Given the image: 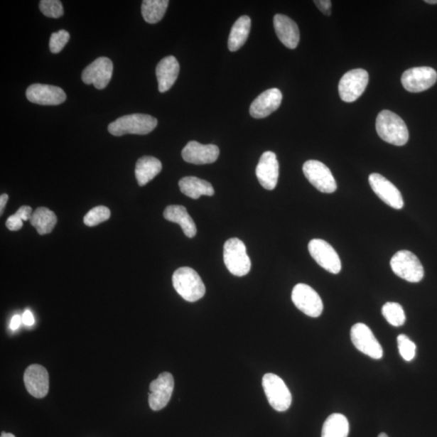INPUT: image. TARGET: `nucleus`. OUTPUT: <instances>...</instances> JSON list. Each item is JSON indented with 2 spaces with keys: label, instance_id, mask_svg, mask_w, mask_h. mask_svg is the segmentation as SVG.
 I'll use <instances>...</instances> for the list:
<instances>
[{
  "label": "nucleus",
  "instance_id": "nucleus-32",
  "mask_svg": "<svg viewBox=\"0 0 437 437\" xmlns=\"http://www.w3.org/2000/svg\"><path fill=\"white\" fill-rule=\"evenodd\" d=\"M39 8L43 15L50 18H60L63 15V4L58 0H42Z\"/></svg>",
  "mask_w": 437,
  "mask_h": 437
},
{
  "label": "nucleus",
  "instance_id": "nucleus-10",
  "mask_svg": "<svg viewBox=\"0 0 437 437\" xmlns=\"http://www.w3.org/2000/svg\"><path fill=\"white\" fill-rule=\"evenodd\" d=\"M308 252L317 264L325 271L339 274L342 269L341 260L335 249L322 239H313L308 243Z\"/></svg>",
  "mask_w": 437,
  "mask_h": 437
},
{
  "label": "nucleus",
  "instance_id": "nucleus-8",
  "mask_svg": "<svg viewBox=\"0 0 437 437\" xmlns=\"http://www.w3.org/2000/svg\"><path fill=\"white\" fill-rule=\"evenodd\" d=\"M369 80V73L360 68L352 70L343 75L339 84L342 100L345 102L357 101L368 86Z\"/></svg>",
  "mask_w": 437,
  "mask_h": 437
},
{
  "label": "nucleus",
  "instance_id": "nucleus-21",
  "mask_svg": "<svg viewBox=\"0 0 437 437\" xmlns=\"http://www.w3.org/2000/svg\"><path fill=\"white\" fill-rule=\"evenodd\" d=\"M274 27L277 37L286 48H296L300 42V31L294 21L287 16L277 14L274 16Z\"/></svg>",
  "mask_w": 437,
  "mask_h": 437
},
{
  "label": "nucleus",
  "instance_id": "nucleus-23",
  "mask_svg": "<svg viewBox=\"0 0 437 437\" xmlns=\"http://www.w3.org/2000/svg\"><path fill=\"white\" fill-rule=\"evenodd\" d=\"M164 217L173 223L178 224L186 237L193 238L196 235L195 223L185 207L180 205L167 207L164 212Z\"/></svg>",
  "mask_w": 437,
  "mask_h": 437
},
{
  "label": "nucleus",
  "instance_id": "nucleus-2",
  "mask_svg": "<svg viewBox=\"0 0 437 437\" xmlns=\"http://www.w3.org/2000/svg\"><path fill=\"white\" fill-rule=\"evenodd\" d=\"M158 124L154 117L149 114H133L121 117L112 122L108 131L114 136L131 135H148Z\"/></svg>",
  "mask_w": 437,
  "mask_h": 437
},
{
  "label": "nucleus",
  "instance_id": "nucleus-36",
  "mask_svg": "<svg viewBox=\"0 0 437 437\" xmlns=\"http://www.w3.org/2000/svg\"><path fill=\"white\" fill-rule=\"evenodd\" d=\"M33 212L31 207L22 206L18 209L15 215L21 218L23 221L31 220Z\"/></svg>",
  "mask_w": 437,
  "mask_h": 437
},
{
  "label": "nucleus",
  "instance_id": "nucleus-1",
  "mask_svg": "<svg viewBox=\"0 0 437 437\" xmlns=\"http://www.w3.org/2000/svg\"><path fill=\"white\" fill-rule=\"evenodd\" d=\"M376 129L379 137L390 144L404 146L409 139V131L404 121L389 110H382L379 113Z\"/></svg>",
  "mask_w": 437,
  "mask_h": 437
},
{
  "label": "nucleus",
  "instance_id": "nucleus-22",
  "mask_svg": "<svg viewBox=\"0 0 437 437\" xmlns=\"http://www.w3.org/2000/svg\"><path fill=\"white\" fill-rule=\"evenodd\" d=\"M179 72V63L174 56L166 57L157 64L156 74L160 92H166L171 89L176 82Z\"/></svg>",
  "mask_w": 437,
  "mask_h": 437
},
{
  "label": "nucleus",
  "instance_id": "nucleus-5",
  "mask_svg": "<svg viewBox=\"0 0 437 437\" xmlns=\"http://www.w3.org/2000/svg\"><path fill=\"white\" fill-rule=\"evenodd\" d=\"M390 266L396 276L410 283H419L424 276L421 261L409 250L396 253L390 260Z\"/></svg>",
  "mask_w": 437,
  "mask_h": 437
},
{
  "label": "nucleus",
  "instance_id": "nucleus-41",
  "mask_svg": "<svg viewBox=\"0 0 437 437\" xmlns=\"http://www.w3.org/2000/svg\"><path fill=\"white\" fill-rule=\"evenodd\" d=\"M1 437H16L14 434L2 433Z\"/></svg>",
  "mask_w": 437,
  "mask_h": 437
},
{
  "label": "nucleus",
  "instance_id": "nucleus-35",
  "mask_svg": "<svg viewBox=\"0 0 437 437\" xmlns=\"http://www.w3.org/2000/svg\"><path fill=\"white\" fill-rule=\"evenodd\" d=\"M6 226L11 231H18L23 227V220L14 214L6 221Z\"/></svg>",
  "mask_w": 437,
  "mask_h": 437
},
{
  "label": "nucleus",
  "instance_id": "nucleus-14",
  "mask_svg": "<svg viewBox=\"0 0 437 437\" xmlns=\"http://www.w3.org/2000/svg\"><path fill=\"white\" fill-rule=\"evenodd\" d=\"M114 65L107 57H100L93 61L83 71L82 80L86 85H93L97 90H104L112 80Z\"/></svg>",
  "mask_w": 437,
  "mask_h": 437
},
{
  "label": "nucleus",
  "instance_id": "nucleus-25",
  "mask_svg": "<svg viewBox=\"0 0 437 437\" xmlns=\"http://www.w3.org/2000/svg\"><path fill=\"white\" fill-rule=\"evenodd\" d=\"M162 170L161 162L153 156L139 158L136 166V178L138 184L145 185L158 175Z\"/></svg>",
  "mask_w": 437,
  "mask_h": 437
},
{
  "label": "nucleus",
  "instance_id": "nucleus-16",
  "mask_svg": "<svg viewBox=\"0 0 437 437\" xmlns=\"http://www.w3.org/2000/svg\"><path fill=\"white\" fill-rule=\"evenodd\" d=\"M26 97L29 102L41 106H58L66 101L67 96L60 87L34 84L28 87Z\"/></svg>",
  "mask_w": 437,
  "mask_h": 437
},
{
  "label": "nucleus",
  "instance_id": "nucleus-9",
  "mask_svg": "<svg viewBox=\"0 0 437 437\" xmlns=\"http://www.w3.org/2000/svg\"><path fill=\"white\" fill-rule=\"evenodd\" d=\"M291 300L298 310L311 318H318L323 311V303L317 291L305 284H296Z\"/></svg>",
  "mask_w": 437,
  "mask_h": 437
},
{
  "label": "nucleus",
  "instance_id": "nucleus-37",
  "mask_svg": "<svg viewBox=\"0 0 437 437\" xmlns=\"http://www.w3.org/2000/svg\"><path fill=\"white\" fill-rule=\"evenodd\" d=\"M314 4H316L319 10L325 15H330L331 1H330V0H317V1H314Z\"/></svg>",
  "mask_w": 437,
  "mask_h": 437
},
{
  "label": "nucleus",
  "instance_id": "nucleus-39",
  "mask_svg": "<svg viewBox=\"0 0 437 437\" xmlns=\"http://www.w3.org/2000/svg\"><path fill=\"white\" fill-rule=\"evenodd\" d=\"M22 323V317L20 315H15L11 318L10 323V329L11 330H16L19 328L21 323Z\"/></svg>",
  "mask_w": 437,
  "mask_h": 437
},
{
  "label": "nucleus",
  "instance_id": "nucleus-40",
  "mask_svg": "<svg viewBox=\"0 0 437 437\" xmlns=\"http://www.w3.org/2000/svg\"><path fill=\"white\" fill-rule=\"evenodd\" d=\"M8 200L9 195L7 194H3L1 197H0V214H3L6 203H7Z\"/></svg>",
  "mask_w": 437,
  "mask_h": 437
},
{
  "label": "nucleus",
  "instance_id": "nucleus-43",
  "mask_svg": "<svg viewBox=\"0 0 437 437\" xmlns=\"http://www.w3.org/2000/svg\"><path fill=\"white\" fill-rule=\"evenodd\" d=\"M378 437H389L386 433H381Z\"/></svg>",
  "mask_w": 437,
  "mask_h": 437
},
{
  "label": "nucleus",
  "instance_id": "nucleus-31",
  "mask_svg": "<svg viewBox=\"0 0 437 437\" xmlns=\"http://www.w3.org/2000/svg\"><path fill=\"white\" fill-rule=\"evenodd\" d=\"M110 217L109 209L104 206H98L90 210L84 218V223L89 227L97 226L104 222Z\"/></svg>",
  "mask_w": 437,
  "mask_h": 437
},
{
  "label": "nucleus",
  "instance_id": "nucleus-4",
  "mask_svg": "<svg viewBox=\"0 0 437 437\" xmlns=\"http://www.w3.org/2000/svg\"><path fill=\"white\" fill-rule=\"evenodd\" d=\"M224 261L227 269L235 276H244L252 268L247 247L240 239L231 238L225 243Z\"/></svg>",
  "mask_w": 437,
  "mask_h": 437
},
{
  "label": "nucleus",
  "instance_id": "nucleus-13",
  "mask_svg": "<svg viewBox=\"0 0 437 437\" xmlns=\"http://www.w3.org/2000/svg\"><path fill=\"white\" fill-rule=\"evenodd\" d=\"M149 403L151 410L160 411L171 401L174 388L173 377L170 372L161 374L150 384Z\"/></svg>",
  "mask_w": 437,
  "mask_h": 437
},
{
  "label": "nucleus",
  "instance_id": "nucleus-28",
  "mask_svg": "<svg viewBox=\"0 0 437 437\" xmlns=\"http://www.w3.org/2000/svg\"><path fill=\"white\" fill-rule=\"evenodd\" d=\"M349 423L345 416L342 414H332L325 421L322 431V437H347Z\"/></svg>",
  "mask_w": 437,
  "mask_h": 437
},
{
  "label": "nucleus",
  "instance_id": "nucleus-26",
  "mask_svg": "<svg viewBox=\"0 0 437 437\" xmlns=\"http://www.w3.org/2000/svg\"><path fill=\"white\" fill-rule=\"evenodd\" d=\"M252 20L248 16H242L232 26L229 38V49L234 52L241 49L249 37Z\"/></svg>",
  "mask_w": 437,
  "mask_h": 437
},
{
  "label": "nucleus",
  "instance_id": "nucleus-15",
  "mask_svg": "<svg viewBox=\"0 0 437 437\" xmlns=\"http://www.w3.org/2000/svg\"><path fill=\"white\" fill-rule=\"evenodd\" d=\"M369 182L372 190L387 205L394 209L404 207V202L401 192L388 179L379 173H372Z\"/></svg>",
  "mask_w": 437,
  "mask_h": 437
},
{
  "label": "nucleus",
  "instance_id": "nucleus-17",
  "mask_svg": "<svg viewBox=\"0 0 437 437\" xmlns=\"http://www.w3.org/2000/svg\"><path fill=\"white\" fill-rule=\"evenodd\" d=\"M279 162L276 155L272 151H265L260 157L256 176L262 188L272 190L276 188L279 178Z\"/></svg>",
  "mask_w": 437,
  "mask_h": 437
},
{
  "label": "nucleus",
  "instance_id": "nucleus-3",
  "mask_svg": "<svg viewBox=\"0 0 437 437\" xmlns=\"http://www.w3.org/2000/svg\"><path fill=\"white\" fill-rule=\"evenodd\" d=\"M173 285L184 300L195 302L206 293L201 277L190 267H180L173 275Z\"/></svg>",
  "mask_w": 437,
  "mask_h": 437
},
{
  "label": "nucleus",
  "instance_id": "nucleus-20",
  "mask_svg": "<svg viewBox=\"0 0 437 437\" xmlns=\"http://www.w3.org/2000/svg\"><path fill=\"white\" fill-rule=\"evenodd\" d=\"M282 99V92L278 89H271L261 93L250 106V115L254 119L266 118L281 107Z\"/></svg>",
  "mask_w": 437,
  "mask_h": 437
},
{
  "label": "nucleus",
  "instance_id": "nucleus-18",
  "mask_svg": "<svg viewBox=\"0 0 437 437\" xmlns=\"http://www.w3.org/2000/svg\"><path fill=\"white\" fill-rule=\"evenodd\" d=\"M219 155L220 149L217 146L204 145L196 141L189 142L182 151L183 160L194 165L212 164L217 161Z\"/></svg>",
  "mask_w": 437,
  "mask_h": 437
},
{
  "label": "nucleus",
  "instance_id": "nucleus-24",
  "mask_svg": "<svg viewBox=\"0 0 437 437\" xmlns=\"http://www.w3.org/2000/svg\"><path fill=\"white\" fill-rule=\"evenodd\" d=\"M179 188L183 194L193 200L200 199L202 195L212 196L215 194L211 183L196 177H185L180 179Z\"/></svg>",
  "mask_w": 437,
  "mask_h": 437
},
{
  "label": "nucleus",
  "instance_id": "nucleus-27",
  "mask_svg": "<svg viewBox=\"0 0 437 437\" xmlns=\"http://www.w3.org/2000/svg\"><path fill=\"white\" fill-rule=\"evenodd\" d=\"M31 223L40 235L48 234L57 224L56 215L48 208L38 207L33 212Z\"/></svg>",
  "mask_w": 437,
  "mask_h": 437
},
{
  "label": "nucleus",
  "instance_id": "nucleus-38",
  "mask_svg": "<svg viewBox=\"0 0 437 437\" xmlns=\"http://www.w3.org/2000/svg\"><path fill=\"white\" fill-rule=\"evenodd\" d=\"M22 323L26 325L31 326L35 323V319L31 311H26L22 315Z\"/></svg>",
  "mask_w": 437,
  "mask_h": 437
},
{
  "label": "nucleus",
  "instance_id": "nucleus-6",
  "mask_svg": "<svg viewBox=\"0 0 437 437\" xmlns=\"http://www.w3.org/2000/svg\"><path fill=\"white\" fill-rule=\"evenodd\" d=\"M268 401L277 411H286L291 404V394L286 384L281 377L274 374H266L262 377Z\"/></svg>",
  "mask_w": 437,
  "mask_h": 437
},
{
  "label": "nucleus",
  "instance_id": "nucleus-7",
  "mask_svg": "<svg viewBox=\"0 0 437 437\" xmlns=\"http://www.w3.org/2000/svg\"><path fill=\"white\" fill-rule=\"evenodd\" d=\"M303 172L314 188L323 193L331 194L337 190V183L330 168L323 163L311 160L303 166Z\"/></svg>",
  "mask_w": 437,
  "mask_h": 437
},
{
  "label": "nucleus",
  "instance_id": "nucleus-29",
  "mask_svg": "<svg viewBox=\"0 0 437 437\" xmlns=\"http://www.w3.org/2000/svg\"><path fill=\"white\" fill-rule=\"evenodd\" d=\"M168 0H144L141 6L144 19L149 24H156L164 17L168 6Z\"/></svg>",
  "mask_w": 437,
  "mask_h": 437
},
{
  "label": "nucleus",
  "instance_id": "nucleus-42",
  "mask_svg": "<svg viewBox=\"0 0 437 437\" xmlns=\"http://www.w3.org/2000/svg\"><path fill=\"white\" fill-rule=\"evenodd\" d=\"M425 2H426L427 4H437V0H426V1H425Z\"/></svg>",
  "mask_w": 437,
  "mask_h": 437
},
{
  "label": "nucleus",
  "instance_id": "nucleus-33",
  "mask_svg": "<svg viewBox=\"0 0 437 437\" xmlns=\"http://www.w3.org/2000/svg\"><path fill=\"white\" fill-rule=\"evenodd\" d=\"M399 351L401 357L406 361H411L416 357V346L409 338L400 335L397 339Z\"/></svg>",
  "mask_w": 437,
  "mask_h": 437
},
{
  "label": "nucleus",
  "instance_id": "nucleus-12",
  "mask_svg": "<svg viewBox=\"0 0 437 437\" xmlns=\"http://www.w3.org/2000/svg\"><path fill=\"white\" fill-rule=\"evenodd\" d=\"M437 80V72L432 68L419 67L406 70L401 75V84L411 92H421L430 89Z\"/></svg>",
  "mask_w": 437,
  "mask_h": 437
},
{
  "label": "nucleus",
  "instance_id": "nucleus-30",
  "mask_svg": "<svg viewBox=\"0 0 437 437\" xmlns=\"http://www.w3.org/2000/svg\"><path fill=\"white\" fill-rule=\"evenodd\" d=\"M382 313L387 322L396 328L403 325L406 322L404 308L398 303L387 302L382 307Z\"/></svg>",
  "mask_w": 437,
  "mask_h": 437
},
{
  "label": "nucleus",
  "instance_id": "nucleus-11",
  "mask_svg": "<svg viewBox=\"0 0 437 437\" xmlns=\"http://www.w3.org/2000/svg\"><path fill=\"white\" fill-rule=\"evenodd\" d=\"M351 339L360 352L372 359L382 358V347L368 325L364 323L355 324L351 330Z\"/></svg>",
  "mask_w": 437,
  "mask_h": 437
},
{
  "label": "nucleus",
  "instance_id": "nucleus-19",
  "mask_svg": "<svg viewBox=\"0 0 437 437\" xmlns=\"http://www.w3.org/2000/svg\"><path fill=\"white\" fill-rule=\"evenodd\" d=\"M26 387L29 394L43 399L49 392V374L43 366L32 365L26 369L24 375Z\"/></svg>",
  "mask_w": 437,
  "mask_h": 437
},
{
  "label": "nucleus",
  "instance_id": "nucleus-34",
  "mask_svg": "<svg viewBox=\"0 0 437 437\" xmlns=\"http://www.w3.org/2000/svg\"><path fill=\"white\" fill-rule=\"evenodd\" d=\"M69 39L70 34L64 29L52 33L50 39V50L52 53H60L68 43Z\"/></svg>",
  "mask_w": 437,
  "mask_h": 437
}]
</instances>
